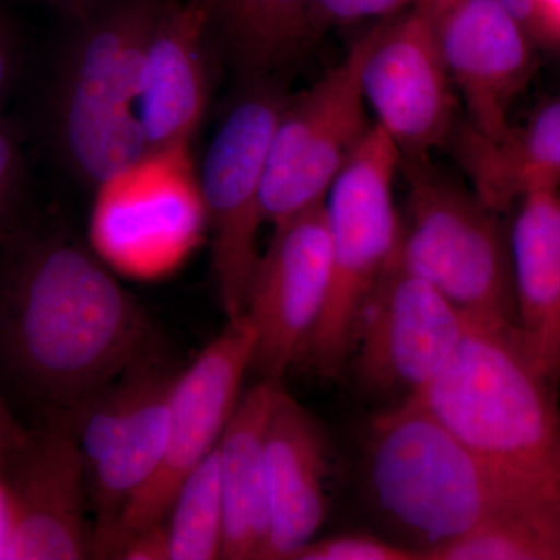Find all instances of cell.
Masks as SVG:
<instances>
[{
  "label": "cell",
  "mask_w": 560,
  "mask_h": 560,
  "mask_svg": "<svg viewBox=\"0 0 560 560\" xmlns=\"http://www.w3.org/2000/svg\"><path fill=\"white\" fill-rule=\"evenodd\" d=\"M150 352L145 313L75 243L39 238L0 280V363L46 415L72 411Z\"/></svg>",
  "instance_id": "6da1fadb"
},
{
  "label": "cell",
  "mask_w": 560,
  "mask_h": 560,
  "mask_svg": "<svg viewBox=\"0 0 560 560\" xmlns=\"http://www.w3.org/2000/svg\"><path fill=\"white\" fill-rule=\"evenodd\" d=\"M364 467L375 511L423 560L501 515L560 504L490 466L412 397L372 420Z\"/></svg>",
  "instance_id": "7a4b0ae2"
},
{
  "label": "cell",
  "mask_w": 560,
  "mask_h": 560,
  "mask_svg": "<svg viewBox=\"0 0 560 560\" xmlns=\"http://www.w3.org/2000/svg\"><path fill=\"white\" fill-rule=\"evenodd\" d=\"M558 390L515 327L467 318L444 370L410 397L490 466L560 497Z\"/></svg>",
  "instance_id": "3957f363"
},
{
  "label": "cell",
  "mask_w": 560,
  "mask_h": 560,
  "mask_svg": "<svg viewBox=\"0 0 560 560\" xmlns=\"http://www.w3.org/2000/svg\"><path fill=\"white\" fill-rule=\"evenodd\" d=\"M164 0H110L66 54L51 106L62 161L91 186L150 151L139 117L140 72Z\"/></svg>",
  "instance_id": "277c9868"
},
{
  "label": "cell",
  "mask_w": 560,
  "mask_h": 560,
  "mask_svg": "<svg viewBox=\"0 0 560 560\" xmlns=\"http://www.w3.org/2000/svg\"><path fill=\"white\" fill-rule=\"evenodd\" d=\"M397 259L467 318L517 329L510 223L433 161L401 162ZM518 330V329H517Z\"/></svg>",
  "instance_id": "5b68a950"
},
{
  "label": "cell",
  "mask_w": 560,
  "mask_h": 560,
  "mask_svg": "<svg viewBox=\"0 0 560 560\" xmlns=\"http://www.w3.org/2000/svg\"><path fill=\"white\" fill-rule=\"evenodd\" d=\"M401 158L374 124L326 202L330 278L323 312L300 361L326 381L349 366L361 312L399 248L401 220L394 200Z\"/></svg>",
  "instance_id": "8992f818"
},
{
  "label": "cell",
  "mask_w": 560,
  "mask_h": 560,
  "mask_svg": "<svg viewBox=\"0 0 560 560\" xmlns=\"http://www.w3.org/2000/svg\"><path fill=\"white\" fill-rule=\"evenodd\" d=\"M375 24L361 32L341 61L311 88L287 97L268 149L261 187L265 223L276 226L323 205L331 184L374 127L361 68Z\"/></svg>",
  "instance_id": "52a82bcc"
},
{
  "label": "cell",
  "mask_w": 560,
  "mask_h": 560,
  "mask_svg": "<svg viewBox=\"0 0 560 560\" xmlns=\"http://www.w3.org/2000/svg\"><path fill=\"white\" fill-rule=\"evenodd\" d=\"M95 189L92 246L121 275H168L194 253L208 230L189 145L151 150Z\"/></svg>",
  "instance_id": "ba28073f"
},
{
  "label": "cell",
  "mask_w": 560,
  "mask_h": 560,
  "mask_svg": "<svg viewBox=\"0 0 560 560\" xmlns=\"http://www.w3.org/2000/svg\"><path fill=\"white\" fill-rule=\"evenodd\" d=\"M202 161L200 186L212 238V270L228 319L245 312L260 259L261 187L268 149L289 92L280 80L242 83Z\"/></svg>",
  "instance_id": "9c48e42d"
},
{
  "label": "cell",
  "mask_w": 560,
  "mask_h": 560,
  "mask_svg": "<svg viewBox=\"0 0 560 560\" xmlns=\"http://www.w3.org/2000/svg\"><path fill=\"white\" fill-rule=\"evenodd\" d=\"M361 86L401 162L447 150L463 120L458 91L431 25L429 0L375 24Z\"/></svg>",
  "instance_id": "30bf717a"
},
{
  "label": "cell",
  "mask_w": 560,
  "mask_h": 560,
  "mask_svg": "<svg viewBox=\"0 0 560 560\" xmlns=\"http://www.w3.org/2000/svg\"><path fill=\"white\" fill-rule=\"evenodd\" d=\"M254 342L256 334L246 315L228 319L219 337L179 372L160 466L128 504L98 558L116 559L128 537L165 521L180 485L219 445L241 399L243 378L253 368Z\"/></svg>",
  "instance_id": "8fae6325"
},
{
  "label": "cell",
  "mask_w": 560,
  "mask_h": 560,
  "mask_svg": "<svg viewBox=\"0 0 560 560\" xmlns=\"http://www.w3.org/2000/svg\"><path fill=\"white\" fill-rule=\"evenodd\" d=\"M466 329L467 316L396 253L361 312L349 360L357 385L378 399H407L444 370Z\"/></svg>",
  "instance_id": "7c38bea8"
},
{
  "label": "cell",
  "mask_w": 560,
  "mask_h": 560,
  "mask_svg": "<svg viewBox=\"0 0 560 560\" xmlns=\"http://www.w3.org/2000/svg\"><path fill=\"white\" fill-rule=\"evenodd\" d=\"M324 202L272 226L250 278L243 315L256 334L253 370L261 381L282 382L323 312L330 278Z\"/></svg>",
  "instance_id": "4fadbf2b"
},
{
  "label": "cell",
  "mask_w": 560,
  "mask_h": 560,
  "mask_svg": "<svg viewBox=\"0 0 560 560\" xmlns=\"http://www.w3.org/2000/svg\"><path fill=\"white\" fill-rule=\"evenodd\" d=\"M429 10L464 124L500 136L536 72L537 44L500 0H429Z\"/></svg>",
  "instance_id": "5bb4252c"
},
{
  "label": "cell",
  "mask_w": 560,
  "mask_h": 560,
  "mask_svg": "<svg viewBox=\"0 0 560 560\" xmlns=\"http://www.w3.org/2000/svg\"><path fill=\"white\" fill-rule=\"evenodd\" d=\"M5 467L14 508V560L92 558L88 471L68 415L46 420L24 436L5 433Z\"/></svg>",
  "instance_id": "9a60e30c"
},
{
  "label": "cell",
  "mask_w": 560,
  "mask_h": 560,
  "mask_svg": "<svg viewBox=\"0 0 560 560\" xmlns=\"http://www.w3.org/2000/svg\"><path fill=\"white\" fill-rule=\"evenodd\" d=\"M209 36L200 0H164L140 72L139 117L150 151L190 145L208 105Z\"/></svg>",
  "instance_id": "2e32d148"
},
{
  "label": "cell",
  "mask_w": 560,
  "mask_h": 560,
  "mask_svg": "<svg viewBox=\"0 0 560 560\" xmlns=\"http://www.w3.org/2000/svg\"><path fill=\"white\" fill-rule=\"evenodd\" d=\"M270 529L261 559L291 560L315 539L329 512V441L282 383L267 429Z\"/></svg>",
  "instance_id": "e0dca14e"
},
{
  "label": "cell",
  "mask_w": 560,
  "mask_h": 560,
  "mask_svg": "<svg viewBox=\"0 0 560 560\" xmlns=\"http://www.w3.org/2000/svg\"><path fill=\"white\" fill-rule=\"evenodd\" d=\"M510 223L517 329L529 359L560 386V189L523 195Z\"/></svg>",
  "instance_id": "ac0fdd59"
},
{
  "label": "cell",
  "mask_w": 560,
  "mask_h": 560,
  "mask_svg": "<svg viewBox=\"0 0 560 560\" xmlns=\"http://www.w3.org/2000/svg\"><path fill=\"white\" fill-rule=\"evenodd\" d=\"M447 150L475 194L497 212H510L530 190L560 189V92L495 138L477 135L460 120Z\"/></svg>",
  "instance_id": "d6986e66"
},
{
  "label": "cell",
  "mask_w": 560,
  "mask_h": 560,
  "mask_svg": "<svg viewBox=\"0 0 560 560\" xmlns=\"http://www.w3.org/2000/svg\"><path fill=\"white\" fill-rule=\"evenodd\" d=\"M282 382L260 381L241 394L217 453L224 506L223 559H261L270 529L267 429Z\"/></svg>",
  "instance_id": "ffe728a7"
},
{
  "label": "cell",
  "mask_w": 560,
  "mask_h": 560,
  "mask_svg": "<svg viewBox=\"0 0 560 560\" xmlns=\"http://www.w3.org/2000/svg\"><path fill=\"white\" fill-rule=\"evenodd\" d=\"M242 83L280 80L324 35L313 0H200Z\"/></svg>",
  "instance_id": "44dd1931"
},
{
  "label": "cell",
  "mask_w": 560,
  "mask_h": 560,
  "mask_svg": "<svg viewBox=\"0 0 560 560\" xmlns=\"http://www.w3.org/2000/svg\"><path fill=\"white\" fill-rule=\"evenodd\" d=\"M179 372L165 364L140 401L139 410L116 447L88 471L94 512L92 556L98 558L128 504L160 466L171 423L173 388Z\"/></svg>",
  "instance_id": "7402d4cb"
},
{
  "label": "cell",
  "mask_w": 560,
  "mask_h": 560,
  "mask_svg": "<svg viewBox=\"0 0 560 560\" xmlns=\"http://www.w3.org/2000/svg\"><path fill=\"white\" fill-rule=\"evenodd\" d=\"M425 560H560V504L501 515Z\"/></svg>",
  "instance_id": "603a6c76"
},
{
  "label": "cell",
  "mask_w": 560,
  "mask_h": 560,
  "mask_svg": "<svg viewBox=\"0 0 560 560\" xmlns=\"http://www.w3.org/2000/svg\"><path fill=\"white\" fill-rule=\"evenodd\" d=\"M165 526L171 560L223 559L224 506L217 447L180 485Z\"/></svg>",
  "instance_id": "cb8c5ba5"
},
{
  "label": "cell",
  "mask_w": 560,
  "mask_h": 560,
  "mask_svg": "<svg viewBox=\"0 0 560 560\" xmlns=\"http://www.w3.org/2000/svg\"><path fill=\"white\" fill-rule=\"evenodd\" d=\"M420 552L401 541L370 533H342L311 540L291 560H418Z\"/></svg>",
  "instance_id": "d4e9b609"
},
{
  "label": "cell",
  "mask_w": 560,
  "mask_h": 560,
  "mask_svg": "<svg viewBox=\"0 0 560 560\" xmlns=\"http://www.w3.org/2000/svg\"><path fill=\"white\" fill-rule=\"evenodd\" d=\"M419 2L422 0H313V9L326 32L330 27L386 20Z\"/></svg>",
  "instance_id": "484cf974"
},
{
  "label": "cell",
  "mask_w": 560,
  "mask_h": 560,
  "mask_svg": "<svg viewBox=\"0 0 560 560\" xmlns=\"http://www.w3.org/2000/svg\"><path fill=\"white\" fill-rule=\"evenodd\" d=\"M5 420L0 408V560H14L16 508L5 467Z\"/></svg>",
  "instance_id": "4316f807"
},
{
  "label": "cell",
  "mask_w": 560,
  "mask_h": 560,
  "mask_svg": "<svg viewBox=\"0 0 560 560\" xmlns=\"http://www.w3.org/2000/svg\"><path fill=\"white\" fill-rule=\"evenodd\" d=\"M116 559L171 560L165 521L145 526L128 537L117 552Z\"/></svg>",
  "instance_id": "83f0119b"
},
{
  "label": "cell",
  "mask_w": 560,
  "mask_h": 560,
  "mask_svg": "<svg viewBox=\"0 0 560 560\" xmlns=\"http://www.w3.org/2000/svg\"><path fill=\"white\" fill-rule=\"evenodd\" d=\"M20 179V149L9 128L0 121V219L13 201Z\"/></svg>",
  "instance_id": "f1b7e54d"
},
{
  "label": "cell",
  "mask_w": 560,
  "mask_h": 560,
  "mask_svg": "<svg viewBox=\"0 0 560 560\" xmlns=\"http://www.w3.org/2000/svg\"><path fill=\"white\" fill-rule=\"evenodd\" d=\"M533 38L537 47H548L560 54V0H536Z\"/></svg>",
  "instance_id": "f546056e"
},
{
  "label": "cell",
  "mask_w": 560,
  "mask_h": 560,
  "mask_svg": "<svg viewBox=\"0 0 560 560\" xmlns=\"http://www.w3.org/2000/svg\"><path fill=\"white\" fill-rule=\"evenodd\" d=\"M14 60H16V51H14V40L11 38L10 28L5 22L0 20V97L9 86L11 75H13Z\"/></svg>",
  "instance_id": "4dcf8cb0"
},
{
  "label": "cell",
  "mask_w": 560,
  "mask_h": 560,
  "mask_svg": "<svg viewBox=\"0 0 560 560\" xmlns=\"http://www.w3.org/2000/svg\"><path fill=\"white\" fill-rule=\"evenodd\" d=\"M500 2L522 22L523 27L533 36L534 24H536V0H500Z\"/></svg>",
  "instance_id": "1f68e13d"
},
{
  "label": "cell",
  "mask_w": 560,
  "mask_h": 560,
  "mask_svg": "<svg viewBox=\"0 0 560 560\" xmlns=\"http://www.w3.org/2000/svg\"><path fill=\"white\" fill-rule=\"evenodd\" d=\"M54 2L61 3V5L68 7V9L77 11V13H84L91 9L94 0H54Z\"/></svg>",
  "instance_id": "d6a6232c"
}]
</instances>
